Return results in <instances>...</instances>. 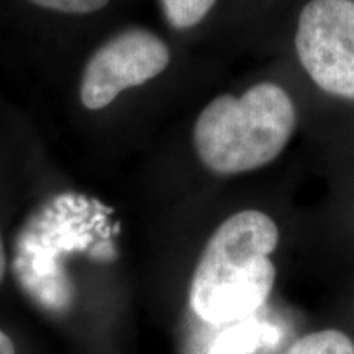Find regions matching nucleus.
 Here are the masks:
<instances>
[{"label": "nucleus", "mask_w": 354, "mask_h": 354, "mask_svg": "<svg viewBox=\"0 0 354 354\" xmlns=\"http://www.w3.org/2000/svg\"><path fill=\"white\" fill-rule=\"evenodd\" d=\"M279 228L259 210L238 212L215 230L190 284V308L212 326L258 313L271 295Z\"/></svg>", "instance_id": "obj_1"}, {"label": "nucleus", "mask_w": 354, "mask_h": 354, "mask_svg": "<svg viewBox=\"0 0 354 354\" xmlns=\"http://www.w3.org/2000/svg\"><path fill=\"white\" fill-rule=\"evenodd\" d=\"M295 123L290 95L277 84L261 82L238 97L225 94L207 104L194 127V146L215 174H243L284 151Z\"/></svg>", "instance_id": "obj_2"}, {"label": "nucleus", "mask_w": 354, "mask_h": 354, "mask_svg": "<svg viewBox=\"0 0 354 354\" xmlns=\"http://www.w3.org/2000/svg\"><path fill=\"white\" fill-rule=\"evenodd\" d=\"M295 51L322 91L354 100L353 0H310L299 17Z\"/></svg>", "instance_id": "obj_3"}, {"label": "nucleus", "mask_w": 354, "mask_h": 354, "mask_svg": "<svg viewBox=\"0 0 354 354\" xmlns=\"http://www.w3.org/2000/svg\"><path fill=\"white\" fill-rule=\"evenodd\" d=\"M171 51L158 35L145 28L117 33L92 55L81 81V102L100 110L123 91L151 81L167 68Z\"/></svg>", "instance_id": "obj_4"}, {"label": "nucleus", "mask_w": 354, "mask_h": 354, "mask_svg": "<svg viewBox=\"0 0 354 354\" xmlns=\"http://www.w3.org/2000/svg\"><path fill=\"white\" fill-rule=\"evenodd\" d=\"M282 342V330L276 323L254 315L215 326L202 354H272Z\"/></svg>", "instance_id": "obj_5"}, {"label": "nucleus", "mask_w": 354, "mask_h": 354, "mask_svg": "<svg viewBox=\"0 0 354 354\" xmlns=\"http://www.w3.org/2000/svg\"><path fill=\"white\" fill-rule=\"evenodd\" d=\"M286 354H354V344L343 331L322 330L302 336Z\"/></svg>", "instance_id": "obj_6"}, {"label": "nucleus", "mask_w": 354, "mask_h": 354, "mask_svg": "<svg viewBox=\"0 0 354 354\" xmlns=\"http://www.w3.org/2000/svg\"><path fill=\"white\" fill-rule=\"evenodd\" d=\"M216 0H161L162 12L172 28L187 30L201 24Z\"/></svg>", "instance_id": "obj_7"}, {"label": "nucleus", "mask_w": 354, "mask_h": 354, "mask_svg": "<svg viewBox=\"0 0 354 354\" xmlns=\"http://www.w3.org/2000/svg\"><path fill=\"white\" fill-rule=\"evenodd\" d=\"M35 6L63 13H92L104 8L110 0H30Z\"/></svg>", "instance_id": "obj_8"}, {"label": "nucleus", "mask_w": 354, "mask_h": 354, "mask_svg": "<svg viewBox=\"0 0 354 354\" xmlns=\"http://www.w3.org/2000/svg\"><path fill=\"white\" fill-rule=\"evenodd\" d=\"M0 354H15V346H13L12 339L0 331Z\"/></svg>", "instance_id": "obj_9"}, {"label": "nucleus", "mask_w": 354, "mask_h": 354, "mask_svg": "<svg viewBox=\"0 0 354 354\" xmlns=\"http://www.w3.org/2000/svg\"><path fill=\"white\" fill-rule=\"evenodd\" d=\"M7 269V256H6V248H3L2 236H0V282L3 281V276H6Z\"/></svg>", "instance_id": "obj_10"}]
</instances>
